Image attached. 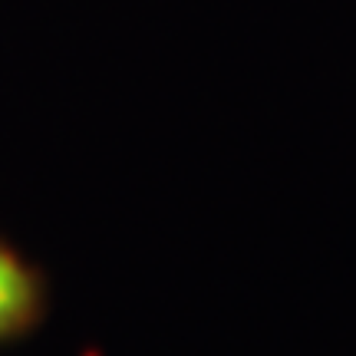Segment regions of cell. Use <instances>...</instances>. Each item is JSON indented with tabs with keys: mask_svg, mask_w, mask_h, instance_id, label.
I'll return each instance as SVG.
<instances>
[{
	"mask_svg": "<svg viewBox=\"0 0 356 356\" xmlns=\"http://www.w3.org/2000/svg\"><path fill=\"white\" fill-rule=\"evenodd\" d=\"M43 317V280L24 257L0 244V343L30 333Z\"/></svg>",
	"mask_w": 356,
	"mask_h": 356,
	"instance_id": "cell-1",
	"label": "cell"
}]
</instances>
